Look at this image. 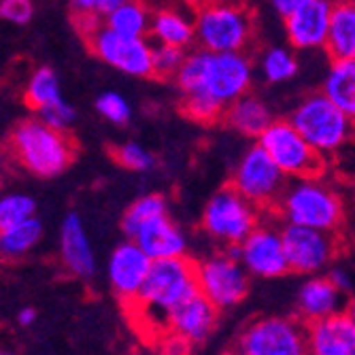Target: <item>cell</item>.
<instances>
[{
    "label": "cell",
    "instance_id": "6da1fadb",
    "mask_svg": "<svg viewBox=\"0 0 355 355\" xmlns=\"http://www.w3.org/2000/svg\"><path fill=\"white\" fill-rule=\"evenodd\" d=\"M196 292H200L196 262L187 255L153 260L132 313L141 326H147L149 336L159 338L168 332V313Z\"/></svg>",
    "mask_w": 355,
    "mask_h": 355
},
{
    "label": "cell",
    "instance_id": "7a4b0ae2",
    "mask_svg": "<svg viewBox=\"0 0 355 355\" xmlns=\"http://www.w3.org/2000/svg\"><path fill=\"white\" fill-rule=\"evenodd\" d=\"M175 83L181 94L205 92L228 107L249 94L253 83V62L247 51L215 53L196 49L187 53Z\"/></svg>",
    "mask_w": 355,
    "mask_h": 355
},
{
    "label": "cell",
    "instance_id": "3957f363",
    "mask_svg": "<svg viewBox=\"0 0 355 355\" xmlns=\"http://www.w3.org/2000/svg\"><path fill=\"white\" fill-rule=\"evenodd\" d=\"M9 153L30 175L51 179L67 171L77 155V145L69 132L55 130L39 117L21 119L7 139Z\"/></svg>",
    "mask_w": 355,
    "mask_h": 355
},
{
    "label": "cell",
    "instance_id": "277c9868",
    "mask_svg": "<svg viewBox=\"0 0 355 355\" xmlns=\"http://www.w3.org/2000/svg\"><path fill=\"white\" fill-rule=\"evenodd\" d=\"M275 213L281 221L336 232L345 223L340 193L321 177L292 179L279 198Z\"/></svg>",
    "mask_w": 355,
    "mask_h": 355
},
{
    "label": "cell",
    "instance_id": "5b68a950",
    "mask_svg": "<svg viewBox=\"0 0 355 355\" xmlns=\"http://www.w3.org/2000/svg\"><path fill=\"white\" fill-rule=\"evenodd\" d=\"M289 121L326 157L336 155L355 139V119H351L343 109H338L324 92L302 98Z\"/></svg>",
    "mask_w": 355,
    "mask_h": 355
},
{
    "label": "cell",
    "instance_id": "8992f818",
    "mask_svg": "<svg viewBox=\"0 0 355 355\" xmlns=\"http://www.w3.org/2000/svg\"><path fill=\"white\" fill-rule=\"evenodd\" d=\"M196 45L205 51H247L255 35V21L243 3L207 5L193 13Z\"/></svg>",
    "mask_w": 355,
    "mask_h": 355
},
{
    "label": "cell",
    "instance_id": "52a82bcc",
    "mask_svg": "<svg viewBox=\"0 0 355 355\" xmlns=\"http://www.w3.org/2000/svg\"><path fill=\"white\" fill-rule=\"evenodd\" d=\"M260 211L243 193L225 185L217 189L202 211V230L219 245H241L257 225H260Z\"/></svg>",
    "mask_w": 355,
    "mask_h": 355
},
{
    "label": "cell",
    "instance_id": "ba28073f",
    "mask_svg": "<svg viewBox=\"0 0 355 355\" xmlns=\"http://www.w3.org/2000/svg\"><path fill=\"white\" fill-rule=\"evenodd\" d=\"M257 145L275 159L287 179L321 177L326 168V155H321L289 119H275L257 139Z\"/></svg>",
    "mask_w": 355,
    "mask_h": 355
},
{
    "label": "cell",
    "instance_id": "9c48e42d",
    "mask_svg": "<svg viewBox=\"0 0 355 355\" xmlns=\"http://www.w3.org/2000/svg\"><path fill=\"white\" fill-rule=\"evenodd\" d=\"M245 355H309V330L298 317H257L241 330Z\"/></svg>",
    "mask_w": 355,
    "mask_h": 355
},
{
    "label": "cell",
    "instance_id": "30bf717a",
    "mask_svg": "<svg viewBox=\"0 0 355 355\" xmlns=\"http://www.w3.org/2000/svg\"><path fill=\"white\" fill-rule=\"evenodd\" d=\"M287 183L285 173L260 145H253L241 155L230 181V185L236 187L257 209L268 211H275Z\"/></svg>",
    "mask_w": 355,
    "mask_h": 355
},
{
    "label": "cell",
    "instance_id": "8fae6325",
    "mask_svg": "<svg viewBox=\"0 0 355 355\" xmlns=\"http://www.w3.org/2000/svg\"><path fill=\"white\" fill-rule=\"evenodd\" d=\"M198 289L219 311L236 306L249 294V272L243 262L225 251L211 253L196 262Z\"/></svg>",
    "mask_w": 355,
    "mask_h": 355
},
{
    "label": "cell",
    "instance_id": "7c38bea8",
    "mask_svg": "<svg viewBox=\"0 0 355 355\" xmlns=\"http://www.w3.org/2000/svg\"><path fill=\"white\" fill-rule=\"evenodd\" d=\"M283 243L287 251L289 270L298 275H317L332 266L338 255L336 232H326L306 225H283Z\"/></svg>",
    "mask_w": 355,
    "mask_h": 355
},
{
    "label": "cell",
    "instance_id": "4fadbf2b",
    "mask_svg": "<svg viewBox=\"0 0 355 355\" xmlns=\"http://www.w3.org/2000/svg\"><path fill=\"white\" fill-rule=\"evenodd\" d=\"M89 51L109 67L130 77H153V45L145 39L121 37L103 24L85 41Z\"/></svg>",
    "mask_w": 355,
    "mask_h": 355
},
{
    "label": "cell",
    "instance_id": "5bb4252c",
    "mask_svg": "<svg viewBox=\"0 0 355 355\" xmlns=\"http://www.w3.org/2000/svg\"><path fill=\"white\" fill-rule=\"evenodd\" d=\"M153 260L145 253V249L128 239L119 243L111 255L107 264V279L113 289V294L128 306H132L137 298L141 296V289L149 277Z\"/></svg>",
    "mask_w": 355,
    "mask_h": 355
},
{
    "label": "cell",
    "instance_id": "9a60e30c",
    "mask_svg": "<svg viewBox=\"0 0 355 355\" xmlns=\"http://www.w3.org/2000/svg\"><path fill=\"white\" fill-rule=\"evenodd\" d=\"M241 262L251 277L277 279L289 272L287 251L283 243V228L275 223H262L241 243Z\"/></svg>",
    "mask_w": 355,
    "mask_h": 355
},
{
    "label": "cell",
    "instance_id": "2e32d148",
    "mask_svg": "<svg viewBox=\"0 0 355 355\" xmlns=\"http://www.w3.org/2000/svg\"><path fill=\"white\" fill-rule=\"evenodd\" d=\"M332 9V0H304L292 15L285 17V35L289 45L298 51L326 49Z\"/></svg>",
    "mask_w": 355,
    "mask_h": 355
},
{
    "label": "cell",
    "instance_id": "e0dca14e",
    "mask_svg": "<svg viewBox=\"0 0 355 355\" xmlns=\"http://www.w3.org/2000/svg\"><path fill=\"white\" fill-rule=\"evenodd\" d=\"M217 319L219 309L205 294L196 292L168 313V330L193 345H200L213 334Z\"/></svg>",
    "mask_w": 355,
    "mask_h": 355
},
{
    "label": "cell",
    "instance_id": "ac0fdd59",
    "mask_svg": "<svg viewBox=\"0 0 355 355\" xmlns=\"http://www.w3.org/2000/svg\"><path fill=\"white\" fill-rule=\"evenodd\" d=\"M345 294L330 281L328 275H313L309 277L296 296V315L304 324H315L319 319L332 317L336 313H343L347 302L343 298Z\"/></svg>",
    "mask_w": 355,
    "mask_h": 355
},
{
    "label": "cell",
    "instance_id": "d6986e66",
    "mask_svg": "<svg viewBox=\"0 0 355 355\" xmlns=\"http://www.w3.org/2000/svg\"><path fill=\"white\" fill-rule=\"evenodd\" d=\"M60 260L77 279H92L96 272L94 249L77 213H69L60 225Z\"/></svg>",
    "mask_w": 355,
    "mask_h": 355
},
{
    "label": "cell",
    "instance_id": "ffe728a7",
    "mask_svg": "<svg viewBox=\"0 0 355 355\" xmlns=\"http://www.w3.org/2000/svg\"><path fill=\"white\" fill-rule=\"evenodd\" d=\"M309 355H355V324L343 311L306 326Z\"/></svg>",
    "mask_w": 355,
    "mask_h": 355
},
{
    "label": "cell",
    "instance_id": "44dd1931",
    "mask_svg": "<svg viewBox=\"0 0 355 355\" xmlns=\"http://www.w3.org/2000/svg\"><path fill=\"white\" fill-rule=\"evenodd\" d=\"M132 241H137L145 249L151 260L183 257L187 253V236L168 215L147 223Z\"/></svg>",
    "mask_w": 355,
    "mask_h": 355
},
{
    "label": "cell",
    "instance_id": "7402d4cb",
    "mask_svg": "<svg viewBox=\"0 0 355 355\" xmlns=\"http://www.w3.org/2000/svg\"><path fill=\"white\" fill-rule=\"evenodd\" d=\"M223 121L225 125L232 128V130H236L243 137L260 139L268 130V125L275 121V117H272L270 107L262 98H257L255 94L249 92L241 96L239 101H234L232 105L225 107Z\"/></svg>",
    "mask_w": 355,
    "mask_h": 355
},
{
    "label": "cell",
    "instance_id": "603a6c76",
    "mask_svg": "<svg viewBox=\"0 0 355 355\" xmlns=\"http://www.w3.org/2000/svg\"><path fill=\"white\" fill-rule=\"evenodd\" d=\"M149 37L153 39V43L187 49L191 47V43H196V24H193V17L183 11L162 9L153 13Z\"/></svg>",
    "mask_w": 355,
    "mask_h": 355
},
{
    "label": "cell",
    "instance_id": "cb8c5ba5",
    "mask_svg": "<svg viewBox=\"0 0 355 355\" xmlns=\"http://www.w3.org/2000/svg\"><path fill=\"white\" fill-rule=\"evenodd\" d=\"M326 53L330 60L355 58V0L334 3Z\"/></svg>",
    "mask_w": 355,
    "mask_h": 355
},
{
    "label": "cell",
    "instance_id": "d4e9b609",
    "mask_svg": "<svg viewBox=\"0 0 355 355\" xmlns=\"http://www.w3.org/2000/svg\"><path fill=\"white\" fill-rule=\"evenodd\" d=\"M321 92L351 119H355V58L330 60Z\"/></svg>",
    "mask_w": 355,
    "mask_h": 355
},
{
    "label": "cell",
    "instance_id": "484cf974",
    "mask_svg": "<svg viewBox=\"0 0 355 355\" xmlns=\"http://www.w3.org/2000/svg\"><path fill=\"white\" fill-rule=\"evenodd\" d=\"M151 19L153 13H149L141 0H128L125 5L105 17V26L128 39H145L151 30Z\"/></svg>",
    "mask_w": 355,
    "mask_h": 355
},
{
    "label": "cell",
    "instance_id": "4316f807",
    "mask_svg": "<svg viewBox=\"0 0 355 355\" xmlns=\"http://www.w3.org/2000/svg\"><path fill=\"white\" fill-rule=\"evenodd\" d=\"M168 215V200L162 193H145L125 209L121 217V232L128 239H135L147 223Z\"/></svg>",
    "mask_w": 355,
    "mask_h": 355
},
{
    "label": "cell",
    "instance_id": "83f0119b",
    "mask_svg": "<svg viewBox=\"0 0 355 355\" xmlns=\"http://www.w3.org/2000/svg\"><path fill=\"white\" fill-rule=\"evenodd\" d=\"M41 236H43V223L35 215L21 223L11 225V228L0 230V251H3L7 260H15V257H21L30 249H35Z\"/></svg>",
    "mask_w": 355,
    "mask_h": 355
},
{
    "label": "cell",
    "instance_id": "f1b7e54d",
    "mask_svg": "<svg viewBox=\"0 0 355 355\" xmlns=\"http://www.w3.org/2000/svg\"><path fill=\"white\" fill-rule=\"evenodd\" d=\"M58 98H62V94H60V79L55 71L49 67H39L28 77L24 85V103L32 111L39 113L47 105L55 103Z\"/></svg>",
    "mask_w": 355,
    "mask_h": 355
},
{
    "label": "cell",
    "instance_id": "f546056e",
    "mask_svg": "<svg viewBox=\"0 0 355 355\" xmlns=\"http://www.w3.org/2000/svg\"><path fill=\"white\" fill-rule=\"evenodd\" d=\"M257 73L270 85L283 83L298 73V60L289 47H281V45L266 47L260 60H257Z\"/></svg>",
    "mask_w": 355,
    "mask_h": 355
},
{
    "label": "cell",
    "instance_id": "4dcf8cb0",
    "mask_svg": "<svg viewBox=\"0 0 355 355\" xmlns=\"http://www.w3.org/2000/svg\"><path fill=\"white\" fill-rule=\"evenodd\" d=\"M181 111L191 121L202 123V125H211V123L223 119L225 107L205 92H193V94H183Z\"/></svg>",
    "mask_w": 355,
    "mask_h": 355
},
{
    "label": "cell",
    "instance_id": "1f68e13d",
    "mask_svg": "<svg viewBox=\"0 0 355 355\" xmlns=\"http://www.w3.org/2000/svg\"><path fill=\"white\" fill-rule=\"evenodd\" d=\"M35 215H37L35 198L21 191L7 193V196H3V200H0V230L11 228V225L21 223Z\"/></svg>",
    "mask_w": 355,
    "mask_h": 355
},
{
    "label": "cell",
    "instance_id": "d6a6232c",
    "mask_svg": "<svg viewBox=\"0 0 355 355\" xmlns=\"http://www.w3.org/2000/svg\"><path fill=\"white\" fill-rule=\"evenodd\" d=\"M153 45V77L155 79H175L187 58V49L164 45V43H151Z\"/></svg>",
    "mask_w": 355,
    "mask_h": 355
},
{
    "label": "cell",
    "instance_id": "836d02e7",
    "mask_svg": "<svg viewBox=\"0 0 355 355\" xmlns=\"http://www.w3.org/2000/svg\"><path fill=\"white\" fill-rule=\"evenodd\" d=\"M113 159L121 168L132 171V173H145L155 166V155L147 147H143L141 143H135V141L117 145L113 149Z\"/></svg>",
    "mask_w": 355,
    "mask_h": 355
},
{
    "label": "cell",
    "instance_id": "e575fe53",
    "mask_svg": "<svg viewBox=\"0 0 355 355\" xmlns=\"http://www.w3.org/2000/svg\"><path fill=\"white\" fill-rule=\"evenodd\" d=\"M96 111H98L109 123L125 125L132 117V107L119 92H103L96 98Z\"/></svg>",
    "mask_w": 355,
    "mask_h": 355
},
{
    "label": "cell",
    "instance_id": "d590c367",
    "mask_svg": "<svg viewBox=\"0 0 355 355\" xmlns=\"http://www.w3.org/2000/svg\"><path fill=\"white\" fill-rule=\"evenodd\" d=\"M39 119H43L47 125L55 128V130H62V132H67L69 128L75 123L77 119V111L71 103H67L64 98H58L55 103L47 105L45 109H41L37 113Z\"/></svg>",
    "mask_w": 355,
    "mask_h": 355
},
{
    "label": "cell",
    "instance_id": "8d00e7d4",
    "mask_svg": "<svg viewBox=\"0 0 355 355\" xmlns=\"http://www.w3.org/2000/svg\"><path fill=\"white\" fill-rule=\"evenodd\" d=\"M0 15L5 21L24 26L35 15V3L32 0H0Z\"/></svg>",
    "mask_w": 355,
    "mask_h": 355
},
{
    "label": "cell",
    "instance_id": "74e56055",
    "mask_svg": "<svg viewBox=\"0 0 355 355\" xmlns=\"http://www.w3.org/2000/svg\"><path fill=\"white\" fill-rule=\"evenodd\" d=\"M155 343H157L159 353L162 355H189L191 347H193V343H189L187 338H183L181 334H175L171 330L164 332Z\"/></svg>",
    "mask_w": 355,
    "mask_h": 355
},
{
    "label": "cell",
    "instance_id": "f35d334b",
    "mask_svg": "<svg viewBox=\"0 0 355 355\" xmlns=\"http://www.w3.org/2000/svg\"><path fill=\"white\" fill-rule=\"evenodd\" d=\"M101 19H105V17H101L98 13H73V26L85 41L94 35L96 30L103 28Z\"/></svg>",
    "mask_w": 355,
    "mask_h": 355
},
{
    "label": "cell",
    "instance_id": "ab89813d",
    "mask_svg": "<svg viewBox=\"0 0 355 355\" xmlns=\"http://www.w3.org/2000/svg\"><path fill=\"white\" fill-rule=\"evenodd\" d=\"M328 277H330V281L340 289L343 294H351L353 292V277H351V272L345 268V266H330L328 268Z\"/></svg>",
    "mask_w": 355,
    "mask_h": 355
},
{
    "label": "cell",
    "instance_id": "60d3db41",
    "mask_svg": "<svg viewBox=\"0 0 355 355\" xmlns=\"http://www.w3.org/2000/svg\"><path fill=\"white\" fill-rule=\"evenodd\" d=\"M268 3H270L272 11L285 19V17L292 15V13H294V11L304 3V0H268Z\"/></svg>",
    "mask_w": 355,
    "mask_h": 355
},
{
    "label": "cell",
    "instance_id": "b9f144b4",
    "mask_svg": "<svg viewBox=\"0 0 355 355\" xmlns=\"http://www.w3.org/2000/svg\"><path fill=\"white\" fill-rule=\"evenodd\" d=\"M98 0H71V9L73 13H98Z\"/></svg>",
    "mask_w": 355,
    "mask_h": 355
},
{
    "label": "cell",
    "instance_id": "7bdbcfd3",
    "mask_svg": "<svg viewBox=\"0 0 355 355\" xmlns=\"http://www.w3.org/2000/svg\"><path fill=\"white\" fill-rule=\"evenodd\" d=\"M125 3H128V0H98V7H96V11H98L101 17H107Z\"/></svg>",
    "mask_w": 355,
    "mask_h": 355
},
{
    "label": "cell",
    "instance_id": "ee69618b",
    "mask_svg": "<svg viewBox=\"0 0 355 355\" xmlns=\"http://www.w3.org/2000/svg\"><path fill=\"white\" fill-rule=\"evenodd\" d=\"M37 321V311L32 309V306H24L19 313H17V324L19 326H24V328H28V326H32Z\"/></svg>",
    "mask_w": 355,
    "mask_h": 355
},
{
    "label": "cell",
    "instance_id": "f6af8a7d",
    "mask_svg": "<svg viewBox=\"0 0 355 355\" xmlns=\"http://www.w3.org/2000/svg\"><path fill=\"white\" fill-rule=\"evenodd\" d=\"M185 5H189L191 9H200L207 5H225V3H243V0H183Z\"/></svg>",
    "mask_w": 355,
    "mask_h": 355
},
{
    "label": "cell",
    "instance_id": "bcb514c9",
    "mask_svg": "<svg viewBox=\"0 0 355 355\" xmlns=\"http://www.w3.org/2000/svg\"><path fill=\"white\" fill-rule=\"evenodd\" d=\"M345 313L353 319V324H355V296H351L347 300V306H345Z\"/></svg>",
    "mask_w": 355,
    "mask_h": 355
},
{
    "label": "cell",
    "instance_id": "7dc6e473",
    "mask_svg": "<svg viewBox=\"0 0 355 355\" xmlns=\"http://www.w3.org/2000/svg\"><path fill=\"white\" fill-rule=\"evenodd\" d=\"M223 355H245V353L241 349H230V351H225Z\"/></svg>",
    "mask_w": 355,
    "mask_h": 355
},
{
    "label": "cell",
    "instance_id": "c3c4849f",
    "mask_svg": "<svg viewBox=\"0 0 355 355\" xmlns=\"http://www.w3.org/2000/svg\"><path fill=\"white\" fill-rule=\"evenodd\" d=\"M0 355H15V353H9V351H3V353H0Z\"/></svg>",
    "mask_w": 355,
    "mask_h": 355
},
{
    "label": "cell",
    "instance_id": "681fc988",
    "mask_svg": "<svg viewBox=\"0 0 355 355\" xmlns=\"http://www.w3.org/2000/svg\"><path fill=\"white\" fill-rule=\"evenodd\" d=\"M353 141H355V139H353Z\"/></svg>",
    "mask_w": 355,
    "mask_h": 355
}]
</instances>
